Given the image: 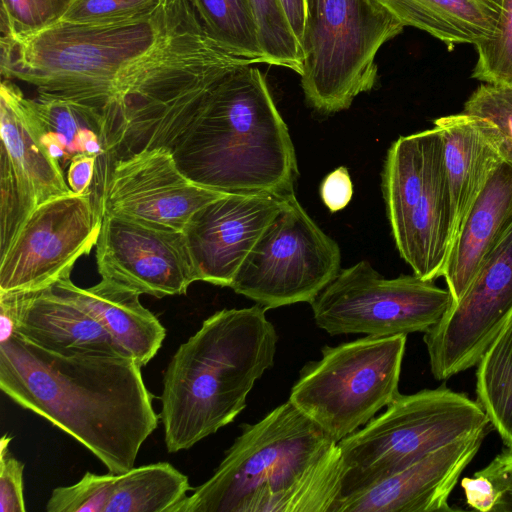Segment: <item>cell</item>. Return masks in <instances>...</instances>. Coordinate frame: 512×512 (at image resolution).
<instances>
[{
    "mask_svg": "<svg viewBox=\"0 0 512 512\" xmlns=\"http://www.w3.org/2000/svg\"><path fill=\"white\" fill-rule=\"evenodd\" d=\"M461 486L471 508L492 512L499 498V491L490 479L475 472L473 477H464Z\"/></svg>",
    "mask_w": 512,
    "mask_h": 512,
    "instance_id": "37",
    "label": "cell"
},
{
    "mask_svg": "<svg viewBox=\"0 0 512 512\" xmlns=\"http://www.w3.org/2000/svg\"><path fill=\"white\" fill-rule=\"evenodd\" d=\"M382 192L402 259L424 280L442 276L453 240L452 210L443 141L435 126L392 143Z\"/></svg>",
    "mask_w": 512,
    "mask_h": 512,
    "instance_id": "8",
    "label": "cell"
},
{
    "mask_svg": "<svg viewBox=\"0 0 512 512\" xmlns=\"http://www.w3.org/2000/svg\"><path fill=\"white\" fill-rule=\"evenodd\" d=\"M181 3L163 0L151 16L118 25L58 22L34 34L1 35V75L98 110L108 141L110 112L120 80L164 37Z\"/></svg>",
    "mask_w": 512,
    "mask_h": 512,
    "instance_id": "5",
    "label": "cell"
},
{
    "mask_svg": "<svg viewBox=\"0 0 512 512\" xmlns=\"http://www.w3.org/2000/svg\"><path fill=\"white\" fill-rule=\"evenodd\" d=\"M11 440L8 434L0 440V512H25V465L10 453Z\"/></svg>",
    "mask_w": 512,
    "mask_h": 512,
    "instance_id": "34",
    "label": "cell"
},
{
    "mask_svg": "<svg viewBox=\"0 0 512 512\" xmlns=\"http://www.w3.org/2000/svg\"><path fill=\"white\" fill-rule=\"evenodd\" d=\"M453 303L449 290L432 280L387 279L362 260L341 269L310 304L316 325L331 336L386 337L425 333Z\"/></svg>",
    "mask_w": 512,
    "mask_h": 512,
    "instance_id": "11",
    "label": "cell"
},
{
    "mask_svg": "<svg viewBox=\"0 0 512 512\" xmlns=\"http://www.w3.org/2000/svg\"><path fill=\"white\" fill-rule=\"evenodd\" d=\"M101 224L92 191L39 205L0 256V293L37 291L70 278L77 260L96 246Z\"/></svg>",
    "mask_w": 512,
    "mask_h": 512,
    "instance_id": "12",
    "label": "cell"
},
{
    "mask_svg": "<svg viewBox=\"0 0 512 512\" xmlns=\"http://www.w3.org/2000/svg\"><path fill=\"white\" fill-rule=\"evenodd\" d=\"M101 215L96 262L102 279L157 298L185 294L198 281L183 232Z\"/></svg>",
    "mask_w": 512,
    "mask_h": 512,
    "instance_id": "16",
    "label": "cell"
},
{
    "mask_svg": "<svg viewBox=\"0 0 512 512\" xmlns=\"http://www.w3.org/2000/svg\"><path fill=\"white\" fill-rule=\"evenodd\" d=\"M141 368L124 354L55 352L15 332L0 340L2 392L73 437L113 474L135 466L158 426Z\"/></svg>",
    "mask_w": 512,
    "mask_h": 512,
    "instance_id": "1",
    "label": "cell"
},
{
    "mask_svg": "<svg viewBox=\"0 0 512 512\" xmlns=\"http://www.w3.org/2000/svg\"><path fill=\"white\" fill-rule=\"evenodd\" d=\"M163 0H72L60 22L107 26L151 16Z\"/></svg>",
    "mask_w": 512,
    "mask_h": 512,
    "instance_id": "30",
    "label": "cell"
},
{
    "mask_svg": "<svg viewBox=\"0 0 512 512\" xmlns=\"http://www.w3.org/2000/svg\"><path fill=\"white\" fill-rule=\"evenodd\" d=\"M0 256L39 205L73 191L43 143L32 100L8 79L0 87Z\"/></svg>",
    "mask_w": 512,
    "mask_h": 512,
    "instance_id": "13",
    "label": "cell"
},
{
    "mask_svg": "<svg viewBox=\"0 0 512 512\" xmlns=\"http://www.w3.org/2000/svg\"><path fill=\"white\" fill-rule=\"evenodd\" d=\"M487 428L454 441L383 481L339 500L334 512L453 511L449 497Z\"/></svg>",
    "mask_w": 512,
    "mask_h": 512,
    "instance_id": "18",
    "label": "cell"
},
{
    "mask_svg": "<svg viewBox=\"0 0 512 512\" xmlns=\"http://www.w3.org/2000/svg\"><path fill=\"white\" fill-rule=\"evenodd\" d=\"M241 427L214 474L174 512H300L341 458L337 443L289 400Z\"/></svg>",
    "mask_w": 512,
    "mask_h": 512,
    "instance_id": "4",
    "label": "cell"
},
{
    "mask_svg": "<svg viewBox=\"0 0 512 512\" xmlns=\"http://www.w3.org/2000/svg\"><path fill=\"white\" fill-rule=\"evenodd\" d=\"M495 34L475 46L477 60L471 77L481 83L512 85V0H501Z\"/></svg>",
    "mask_w": 512,
    "mask_h": 512,
    "instance_id": "29",
    "label": "cell"
},
{
    "mask_svg": "<svg viewBox=\"0 0 512 512\" xmlns=\"http://www.w3.org/2000/svg\"><path fill=\"white\" fill-rule=\"evenodd\" d=\"M406 335L324 346L306 363L289 401L335 443L366 425L399 394Z\"/></svg>",
    "mask_w": 512,
    "mask_h": 512,
    "instance_id": "9",
    "label": "cell"
},
{
    "mask_svg": "<svg viewBox=\"0 0 512 512\" xmlns=\"http://www.w3.org/2000/svg\"><path fill=\"white\" fill-rule=\"evenodd\" d=\"M404 27L424 31L449 51L457 45L489 40L501 5L496 0H374Z\"/></svg>",
    "mask_w": 512,
    "mask_h": 512,
    "instance_id": "23",
    "label": "cell"
},
{
    "mask_svg": "<svg viewBox=\"0 0 512 512\" xmlns=\"http://www.w3.org/2000/svg\"><path fill=\"white\" fill-rule=\"evenodd\" d=\"M496 1H498L499 3L501 2V0H496Z\"/></svg>",
    "mask_w": 512,
    "mask_h": 512,
    "instance_id": "40",
    "label": "cell"
},
{
    "mask_svg": "<svg viewBox=\"0 0 512 512\" xmlns=\"http://www.w3.org/2000/svg\"><path fill=\"white\" fill-rule=\"evenodd\" d=\"M0 319L1 339L15 332L55 352L94 350L124 354L92 314L52 286L31 292L0 293Z\"/></svg>",
    "mask_w": 512,
    "mask_h": 512,
    "instance_id": "19",
    "label": "cell"
},
{
    "mask_svg": "<svg viewBox=\"0 0 512 512\" xmlns=\"http://www.w3.org/2000/svg\"><path fill=\"white\" fill-rule=\"evenodd\" d=\"M224 194L192 181L170 149L154 147L112 163L97 205L101 214L183 232L198 209Z\"/></svg>",
    "mask_w": 512,
    "mask_h": 512,
    "instance_id": "15",
    "label": "cell"
},
{
    "mask_svg": "<svg viewBox=\"0 0 512 512\" xmlns=\"http://www.w3.org/2000/svg\"><path fill=\"white\" fill-rule=\"evenodd\" d=\"M115 474L86 472L75 484L53 489L46 504L48 512H106Z\"/></svg>",
    "mask_w": 512,
    "mask_h": 512,
    "instance_id": "33",
    "label": "cell"
},
{
    "mask_svg": "<svg viewBox=\"0 0 512 512\" xmlns=\"http://www.w3.org/2000/svg\"><path fill=\"white\" fill-rule=\"evenodd\" d=\"M168 149L180 170L206 188L280 198L294 193V145L264 75L252 65L217 80Z\"/></svg>",
    "mask_w": 512,
    "mask_h": 512,
    "instance_id": "2",
    "label": "cell"
},
{
    "mask_svg": "<svg viewBox=\"0 0 512 512\" xmlns=\"http://www.w3.org/2000/svg\"><path fill=\"white\" fill-rule=\"evenodd\" d=\"M341 252L295 194L281 207L242 262L230 286L263 308L311 303L337 276Z\"/></svg>",
    "mask_w": 512,
    "mask_h": 512,
    "instance_id": "10",
    "label": "cell"
},
{
    "mask_svg": "<svg viewBox=\"0 0 512 512\" xmlns=\"http://www.w3.org/2000/svg\"><path fill=\"white\" fill-rule=\"evenodd\" d=\"M434 126L443 141L454 239L470 206L505 160L494 126L481 117L461 112L437 118Z\"/></svg>",
    "mask_w": 512,
    "mask_h": 512,
    "instance_id": "21",
    "label": "cell"
},
{
    "mask_svg": "<svg viewBox=\"0 0 512 512\" xmlns=\"http://www.w3.org/2000/svg\"><path fill=\"white\" fill-rule=\"evenodd\" d=\"M476 366L477 402L506 447H511L512 314Z\"/></svg>",
    "mask_w": 512,
    "mask_h": 512,
    "instance_id": "26",
    "label": "cell"
},
{
    "mask_svg": "<svg viewBox=\"0 0 512 512\" xmlns=\"http://www.w3.org/2000/svg\"><path fill=\"white\" fill-rule=\"evenodd\" d=\"M281 2L291 28L302 47L306 21V0H281Z\"/></svg>",
    "mask_w": 512,
    "mask_h": 512,
    "instance_id": "39",
    "label": "cell"
},
{
    "mask_svg": "<svg viewBox=\"0 0 512 512\" xmlns=\"http://www.w3.org/2000/svg\"><path fill=\"white\" fill-rule=\"evenodd\" d=\"M488 425L477 401L444 385L399 394L383 413L337 443L342 458L339 500Z\"/></svg>",
    "mask_w": 512,
    "mask_h": 512,
    "instance_id": "6",
    "label": "cell"
},
{
    "mask_svg": "<svg viewBox=\"0 0 512 512\" xmlns=\"http://www.w3.org/2000/svg\"><path fill=\"white\" fill-rule=\"evenodd\" d=\"M72 0H1V35L34 34L61 21Z\"/></svg>",
    "mask_w": 512,
    "mask_h": 512,
    "instance_id": "32",
    "label": "cell"
},
{
    "mask_svg": "<svg viewBox=\"0 0 512 512\" xmlns=\"http://www.w3.org/2000/svg\"><path fill=\"white\" fill-rule=\"evenodd\" d=\"M476 473L490 479L499 491L492 512H512V446L504 449Z\"/></svg>",
    "mask_w": 512,
    "mask_h": 512,
    "instance_id": "35",
    "label": "cell"
},
{
    "mask_svg": "<svg viewBox=\"0 0 512 512\" xmlns=\"http://www.w3.org/2000/svg\"><path fill=\"white\" fill-rule=\"evenodd\" d=\"M512 221V166L502 162L470 206L450 247L443 271L453 305Z\"/></svg>",
    "mask_w": 512,
    "mask_h": 512,
    "instance_id": "20",
    "label": "cell"
},
{
    "mask_svg": "<svg viewBox=\"0 0 512 512\" xmlns=\"http://www.w3.org/2000/svg\"><path fill=\"white\" fill-rule=\"evenodd\" d=\"M265 63L288 68L300 76L304 51L297 40L281 0H249Z\"/></svg>",
    "mask_w": 512,
    "mask_h": 512,
    "instance_id": "28",
    "label": "cell"
},
{
    "mask_svg": "<svg viewBox=\"0 0 512 512\" xmlns=\"http://www.w3.org/2000/svg\"><path fill=\"white\" fill-rule=\"evenodd\" d=\"M31 100L43 143L55 159L66 163L80 153L106 159V126L98 110L48 93L38 92Z\"/></svg>",
    "mask_w": 512,
    "mask_h": 512,
    "instance_id": "24",
    "label": "cell"
},
{
    "mask_svg": "<svg viewBox=\"0 0 512 512\" xmlns=\"http://www.w3.org/2000/svg\"><path fill=\"white\" fill-rule=\"evenodd\" d=\"M403 29L374 0H306L301 86L309 105L339 112L371 91L378 51Z\"/></svg>",
    "mask_w": 512,
    "mask_h": 512,
    "instance_id": "7",
    "label": "cell"
},
{
    "mask_svg": "<svg viewBox=\"0 0 512 512\" xmlns=\"http://www.w3.org/2000/svg\"><path fill=\"white\" fill-rule=\"evenodd\" d=\"M192 490L188 477L168 462L115 474L106 512H174Z\"/></svg>",
    "mask_w": 512,
    "mask_h": 512,
    "instance_id": "25",
    "label": "cell"
},
{
    "mask_svg": "<svg viewBox=\"0 0 512 512\" xmlns=\"http://www.w3.org/2000/svg\"><path fill=\"white\" fill-rule=\"evenodd\" d=\"M207 34L229 53L265 63L249 0H189Z\"/></svg>",
    "mask_w": 512,
    "mask_h": 512,
    "instance_id": "27",
    "label": "cell"
},
{
    "mask_svg": "<svg viewBox=\"0 0 512 512\" xmlns=\"http://www.w3.org/2000/svg\"><path fill=\"white\" fill-rule=\"evenodd\" d=\"M462 112L494 126L504 160L512 166V85L480 84L464 103Z\"/></svg>",
    "mask_w": 512,
    "mask_h": 512,
    "instance_id": "31",
    "label": "cell"
},
{
    "mask_svg": "<svg viewBox=\"0 0 512 512\" xmlns=\"http://www.w3.org/2000/svg\"><path fill=\"white\" fill-rule=\"evenodd\" d=\"M52 288L92 314L123 353L142 367L161 348L166 330L141 304L139 293L102 278L88 288L76 286L70 278L58 281Z\"/></svg>",
    "mask_w": 512,
    "mask_h": 512,
    "instance_id": "22",
    "label": "cell"
},
{
    "mask_svg": "<svg viewBox=\"0 0 512 512\" xmlns=\"http://www.w3.org/2000/svg\"><path fill=\"white\" fill-rule=\"evenodd\" d=\"M512 314V221L463 297L428 331L430 369L437 380L476 366Z\"/></svg>",
    "mask_w": 512,
    "mask_h": 512,
    "instance_id": "14",
    "label": "cell"
},
{
    "mask_svg": "<svg viewBox=\"0 0 512 512\" xmlns=\"http://www.w3.org/2000/svg\"><path fill=\"white\" fill-rule=\"evenodd\" d=\"M352 195L353 185L345 167H339L329 173L321 183V199L332 213L346 207Z\"/></svg>",
    "mask_w": 512,
    "mask_h": 512,
    "instance_id": "36",
    "label": "cell"
},
{
    "mask_svg": "<svg viewBox=\"0 0 512 512\" xmlns=\"http://www.w3.org/2000/svg\"><path fill=\"white\" fill-rule=\"evenodd\" d=\"M96 155L80 153L75 155L68 166L67 183L77 194L91 192L90 186L96 173Z\"/></svg>",
    "mask_w": 512,
    "mask_h": 512,
    "instance_id": "38",
    "label": "cell"
},
{
    "mask_svg": "<svg viewBox=\"0 0 512 512\" xmlns=\"http://www.w3.org/2000/svg\"><path fill=\"white\" fill-rule=\"evenodd\" d=\"M283 198L224 194L198 209L183 230L198 281L230 287Z\"/></svg>",
    "mask_w": 512,
    "mask_h": 512,
    "instance_id": "17",
    "label": "cell"
},
{
    "mask_svg": "<svg viewBox=\"0 0 512 512\" xmlns=\"http://www.w3.org/2000/svg\"><path fill=\"white\" fill-rule=\"evenodd\" d=\"M256 304L223 309L182 343L163 377L160 418L170 453L231 423L255 382L274 365L278 336Z\"/></svg>",
    "mask_w": 512,
    "mask_h": 512,
    "instance_id": "3",
    "label": "cell"
}]
</instances>
